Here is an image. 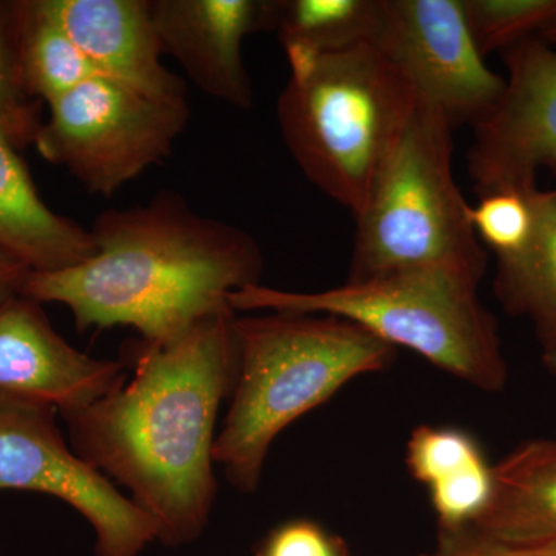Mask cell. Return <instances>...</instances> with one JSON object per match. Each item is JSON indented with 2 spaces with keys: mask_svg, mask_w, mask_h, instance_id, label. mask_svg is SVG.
<instances>
[{
  "mask_svg": "<svg viewBox=\"0 0 556 556\" xmlns=\"http://www.w3.org/2000/svg\"><path fill=\"white\" fill-rule=\"evenodd\" d=\"M508 76L495 108L475 124L467 153L477 193L536 188L556 167V47L540 36L503 51Z\"/></svg>",
  "mask_w": 556,
  "mask_h": 556,
  "instance_id": "cell-10",
  "label": "cell"
},
{
  "mask_svg": "<svg viewBox=\"0 0 556 556\" xmlns=\"http://www.w3.org/2000/svg\"><path fill=\"white\" fill-rule=\"evenodd\" d=\"M239 369L214 460L230 485L254 493L278 434L351 380L390 367L396 348L325 314L236 317Z\"/></svg>",
  "mask_w": 556,
  "mask_h": 556,
  "instance_id": "cell-3",
  "label": "cell"
},
{
  "mask_svg": "<svg viewBox=\"0 0 556 556\" xmlns=\"http://www.w3.org/2000/svg\"><path fill=\"white\" fill-rule=\"evenodd\" d=\"M129 378L119 361L91 357L58 334L42 303L17 294L0 305V399L60 416L93 404Z\"/></svg>",
  "mask_w": 556,
  "mask_h": 556,
  "instance_id": "cell-11",
  "label": "cell"
},
{
  "mask_svg": "<svg viewBox=\"0 0 556 556\" xmlns=\"http://www.w3.org/2000/svg\"><path fill=\"white\" fill-rule=\"evenodd\" d=\"M90 233L89 258L30 273L21 292L64 305L80 332L129 327L142 342L164 345L203 318L232 309L229 295L260 285L265 266L251 233L200 214L174 190L102 212Z\"/></svg>",
  "mask_w": 556,
  "mask_h": 556,
  "instance_id": "cell-2",
  "label": "cell"
},
{
  "mask_svg": "<svg viewBox=\"0 0 556 556\" xmlns=\"http://www.w3.org/2000/svg\"><path fill=\"white\" fill-rule=\"evenodd\" d=\"M22 75L28 93L49 105L84 80L98 75L42 0H17Z\"/></svg>",
  "mask_w": 556,
  "mask_h": 556,
  "instance_id": "cell-19",
  "label": "cell"
},
{
  "mask_svg": "<svg viewBox=\"0 0 556 556\" xmlns=\"http://www.w3.org/2000/svg\"><path fill=\"white\" fill-rule=\"evenodd\" d=\"M98 75L150 97H188L186 83L163 64L152 0H42Z\"/></svg>",
  "mask_w": 556,
  "mask_h": 556,
  "instance_id": "cell-13",
  "label": "cell"
},
{
  "mask_svg": "<svg viewBox=\"0 0 556 556\" xmlns=\"http://www.w3.org/2000/svg\"><path fill=\"white\" fill-rule=\"evenodd\" d=\"M30 273L31 270L22 265L20 260L11 257L0 249V305L14 295L21 294Z\"/></svg>",
  "mask_w": 556,
  "mask_h": 556,
  "instance_id": "cell-25",
  "label": "cell"
},
{
  "mask_svg": "<svg viewBox=\"0 0 556 556\" xmlns=\"http://www.w3.org/2000/svg\"><path fill=\"white\" fill-rule=\"evenodd\" d=\"M56 408L0 399V492L56 497L89 522L94 556H139L159 530L116 484L72 448Z\"/></svg>",
  "mask_w": 556,
  "mask_h": 556,
  "instance_id": "cell-8",
  "label": "cell"
},
{
  "mask_svg": "<svg viewBox=\"0 0 556 556\" xmlns=\"http://www.w3.org/2000/svg\"><path fill=\"white\" fill-rule=\"evenodd\" d=\"M0 249L31 273L78 265L94 252L90 230L40 199L21 149L0 124Z\"/></svg>",
  "mask_w": 556,
  "mask_h": 556,
  "instance_id": "cell-14",
  "label": "cell"
},
{
  "mask_svg": "<svg viewBox=\"0 0 556 556\" xmlns=\"http://www.w3.org/2000/svg\"><path fill=\"white\" fill-rule=\"evenodd\" d=\"M382 0H266L265 31L276 33L289 61L313 60L375 43Z\"/></svg>",
  "mask_w": 556,
  "mask_h": 556,
  "instance_id": "cell-17",
  "label": "cell"
},
{
  "mask_svg": "<svg viewBox=\"0 0 556 556\" xmlns=\"http://www.w3.org/2000/svg\"><path fill=\"white\" fill-rule=\"evenodd\" d=\"M481 53L506 51L556 25V0H463Z\"/></svg>",
  "mask_w": 556,
  "mask_h": 556,
  "instance_id": "cell-20",
  "label": "cell"
},
{
  "mask_svg": "<svg viewBox=\"0 0 556 556\" xmlns=\"http://www.w3.org/2000/svg\"><path fill=\"white\" fill-rule=\"evenodd\" d=\"M409 475L427 485L438 529L470 527L484 514L493 490V466L467 431L420 426L407 445Z\"/></svg>",
  "mask_w": 556,
  "mask_h": 556,
  "instance_id": "cell-16",
  "label": "cell"
},
{
  "mask_svg": "<svg viewBox=\"0 0 556 556\" xmlns=\"http://www.w3.org/2000/svg\"><path fill=\"white\" fill-rule=\"evenodd\" d=\"M552 172H554V175H555V177H556V167H555V169H552Z\"/></svg>",
  "mask_w": 556,
  "mask_h": 556,
  "instance_id": "cell-29",
  "label": "cell"
},
{
  "mask_svg": "<svg viewBox=\"0 0 556 556\" xmlns=\"http://www.w3.org/2000/svg\"><path fill=\"white\" fill-rule=\"evenodd\" d=\"M543 362L556 375V338L543 345Z\"/></svg>",
  "mask_w": 556,
  "mask_h": 556,
  "instance_id": "cell-26",
  "label": "cell"
},
{
  "mask_svg": "<svg viewBox=\"0 0 556 556\" xmlns=\"http://www.w3.org/2000/svg\"><path fill=\"white\" fill-rule=\"evenodd\" d=\"M481 276L457 268L394 270L325 291L254 285L229 295L236 313L325 314L404 346L482 391H501L508 372L496 318L482 305Z\"/></svg>",
  "mask_w": 556,
  "mask_h": 556,
  "instance_id": "cell-5",
  "label": "cell"
},
{
  "mask_svg": "<svg viewBox=\"0 0 556 556\" xmlns=\"http://www.w3.org/2000/svg\"><path fill=\"white\" fill-rule=\"evenodd\" d=\"M266 0H152L164 54L207 97L230 108L254 105L243 42L265 31Z\"/></svg>",
  "mask_w": 556,
  "mask_h": 556,
  "instance_id": "cell-12",
  "label": "cell"
},
{
  "mask_svg": "<svg viewBox=\"0 0 556 556\" xmlns=\"http://www.w3.org/2000/svg\"><path fill=\"white\" fill-rule=\"evenodd\" d=\"M452 126L419 104L356 217L346 281L419 268L484 277L486 254L453 177Z\"/></svg>",
  "mask_w": 556,
  "mask_h": 556,
  "instance_id": "cell-6",
  "label": "cell"
},
{
  "mask_svg": "<svg viewBox=\"0 0 556 556\" xmlns=\"http://www.w3.org/2000/svg\"><path fill=\"white\" fill-rule=\"evenodd\" d=\"M47 108L33 146L108 199L169 159L190 118L188 97H150L104 76L84 80Z\"/></svg>",
  "mask_w": 556,
  "mask_h": 556,
  "instance_id": "cell-7",
  "label": "cell"
},
{
  "mask_svg": "<svg viewBox=\"0 0 556 556\" xmlns=\"http://www.w3.org/2000/svg\"><path fill=\"white\" fill-rule=\"evenodd\" d=\"M376 46L452 129L484 118L506 79L485 64L463 0H382Z\"/></svg>",
  "mask_w": 556,
  "mask_h": 556,
  "instance_id": "cell-9",
  "label": "cell"
},
{
  "mask_svg": "<svg viewBox=\"0 0 556 556\" xmlns=\"http://www.w3.org/2000/svg\"><path fill=\"white\" fill-rule=\"evenodd\" d=\"M420 556H437L434 554H426V555H420Z\"/></svg>",
  "mask_w": 556,
  "mask_h": 556,
  "instance_id": "cell-28",
  "label": "cell"
},
{
  "mask_svg": "<svg viewBox=\"0 0 556 556\" xmlns=\"http://www.w3.org/2000/svg\"><path fill=\"white\" fill-rule=\"evenodd\" d=\"M277 119L292 159L356 217L417 108L415 90L376 43L289 61Z\"/></svg>",
  "mask_w": 556,
  "mask_h": 556,
  "instance_id": "cell-4",
  "label": "cell"
},
{
  "mask_svg": "<svg viewBox=\"0 0 556 556\" xmlns=\"http://www.w3.org/2000/svg\"><path fill=\"white\" fill-rule=\"evenodd\" d=\"M40 104L22 75L17 0H0V124L21 150L35 142L42 126Z\"/></svg>",
  "mask_w": 556,
  "mask_h": 556,
  "instance_id": "cell-21",
  "label": "cell"
},
{
  "mask_svg": "<svg viewBox=\"0 0 556 556\" xmlns=\"http://www.w3.org/2000/svg\"><path fill=\"white\" fill-rule=\"evenodd\" d=\"M437 556H556V543L510 544L482 535L473 527L438 529Z\"/></svg>",
  "mask_w": 556,
  "mask_h": 556,
  "instance_id": "cell-24",
  "label": "cell"
},
{
  "mask_svg": "<svg viewBox=\"0 0 556 556\" xmlns=\"http://www.w3.org/2000/svg\"><path fill=\"white\" fill-rule=\"evenodd\" d=\"M535 225L515 257L497 262L495 292L504 308L535 325L541 346L556 338V189L532 192Z\"/></svg>",
  "mask_w": 556,
  "mask_h": 556,
  "instance_id": "cell-18",
  "label": "cell"
},
{
  "mask_svg": "<svg viewBox=\"0 0 556 556\" xmlns=\"http://www.w3.org/2000/svg\"><path fill=\"white\" fill-rule=\"evenodd\" d=\"M510 544L556 543V439H533L493 466V490L475 522Z\"/></svg>",
  "mask_w": 556,
  "mask_h": 556,
  "instance_id": "cell-15",
  "label": "cell"
},
{
  "mask_svg": "<svg viewBox=\"0 0 556 556\" xmlns=\"http://www.w3.org/2000/svg\"><path fill=\"white\" fill-rule=\"evenodd\" d=\"M252 556H351L343 538L309 518H292L273 527Z\"/></svg>",
  "mask_w": 556,
  "mask_h": 556,
  "instance_id": "cell-23",
  "label": "cell"
},
{
  "mask_svg": "<svg viewBox=\"0 0 556 556\" xmlns=\"http://www.w3.org/2000/svg\"><path fill=\"white\" fill-rule=\"evenodd\" d=\"M540 38L546 40V42L551 43V46L556 47V25H554V27L548 28L547 31H544L543 35L540 36Z\"/></svg>",
  "mask_w": 556,
  "mask_h": 556,
  "instance_id": "cell-27",
  "label": "cell"
},
{
  "mask_svg": "<svg viewBox=\"0 0 556 556\" xmlns=\"http://www.w3.org/2000/svg\"><path fill=\"white\" fill-rule=\"evenodd\" d=\"M236 317L214 314L164 345L141 340L131 378L61 416L72 448L129 492L167 547L195 543L214 508L218 413L239 369Z\"/></svg>",
  "mask_w": 556,
  "mask_h": 556,
  "instance_id": "cell-1",
  "label": "cell"
},
{
  "mask_svg": "<svg viewBox=\"0 0 556 556\" xmlns=\"http://www.w3.org/2000/svg\"><path fill=\"white\" fill-rule=\"evenodd\" d=\"M536 188L496 189L478 193V201L468 206V219L478 240L495 252L497 262L518 255L535 225L532 192Z\"/></svg>",
  "mask_w": 556,
  "mask_h": 556,
  "instance_id": "cell-22",
  "label": "cell"
}]
</instances>
